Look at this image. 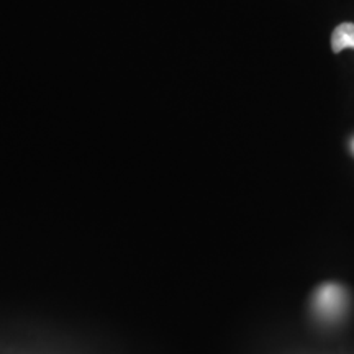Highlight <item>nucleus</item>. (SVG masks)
Instances as JSON below:
<instances>
[{
	"mask_svg": "<svg viewBox=\"0 0 354 354\" xmlns=\"http://www.w3.org/2000/svg\"><path fill=\"white\" fill-rule=\"evenodd\" d=\"M346 48L354 50V24H342L338 25L331 33V50L333 53H342Z\"/></svg>",
	"mask_w": 354,
	"mask_h": 354,
	"instance_id": "obj_1",
	"label": "nucleus"
},
{
	"mask_svg": "<svg viewBox=\"0 0 354 354\" xmlns=\"http://www.w3.org/2000/svg\"><path fill=\"white\" fill-rule=\"evenodd\" d=\"M339 300H342V294L335 289V287H328L318 295V305L323 307V310L328 313H333V307L338 310L339 308Z\"/></svg>",
	"mask_w": 354,
	"mask_h": 354,
	"instance_id": "obj_2",
	"label": "nucleus"
}]
</instances>
